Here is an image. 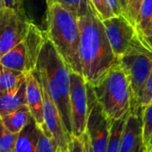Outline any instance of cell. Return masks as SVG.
<instances>
[{
	"label": "cell",
	"mask_w": 152,
	"mask_h": 152,
	"mask_svg": "<svg viewBox=\"0 0 152 152\" xmlns=\"http://www.w3.org/2000/svg\"><path fill=\"white\" fill-rule=\"evenodd\" d=\"M80 31L79 59L82 76L94 86L117 62L102 20L96 15L78 17Z\"/></svg>",
	"instance_id": "1"
},
{
	"label": "cell",
	"mask_w": 152,
	"mask_h": 152,
	"mask_svg": "<svg viewBox=\"0 0 152 152\" xmlns=\"http://www.w3.org/2000/svg\"><path fill=\"white\" fill-rule=\"evenodd\" d=\"M33 73L56 104L70 138L72 136L69 101L70 69L47 37Z\"/></svg>",
	"instance_id": "2"
},
{
	"label": "cell",
	"mask_w": 152,
	"mask_h": 152,
	"mask_svg": "<svg viewBox=\"0 0 152 152\" xmlns=\"http://www.w3.org/2000/svg\"><path fill=\"white\" fill-rule=\"evenodd\" d=\"M46 37L68 65L70 71L82 75L79 59L80 31L78 17L57 3L47 8Z\"/></svg>",
	"instance_id": "3"
},
{
	"label": "cell",
	"mask_w": 152,
	"mask_h": 152,
	"mask_svg": "<svg viewBox=\"0 0 152 152\" xmlns=\"http://www.w3.org/2000/svg\"><path fill=\"white\" fill-rule=\"evenodd\" d=\"M91 87L110 121L126 118L130 114L133 94L128 77L118 61Z\"/></svg>",
	"instance_id": "4"
},
{
	"label": "cell",
	"mask_w": 152,
	"mask_h": 152,
	"mask_svg": "<svg viewBox=\"0 0 152 152\" xmlns=\"http://www.w3.org/2000/svg\"><path fill=\"white\" fill-rule=\"evenodd\" d=\"M151 38L144 36L137 28V32L126 52L118 58V62L126 74L132 94L131 110L141 109L138 101L142 90L152 69Z\"/></svg>",
	"instance_id": "5"
},
{
	"label": "cell",
	"mask_w": 152,
	"mask_h": 152,
	"mask_svg": "<svg viewBox=\"0 0 152 152\" xmlns=\"http://www.w3.org/2000/svg\"><path fill=\"white\" fill-rule=\"evenodd\" d=\"M45 40V32L32 22L26 37L0 58V64L25 74L33 72Z\"/></svg>",
	"instance_id": "6"
},
{
	"label": "cell",
	"mask_w": 152,
	"mask_h": 152,
	"mask_svg": "<svg viewBox=\"0 0 152 152\" xmlns=\"http://www.w3.org/2000/svg\"><path fill=\"white\" fill-rule=\"evenodd\" d=\"M87 94L88 115L86 134L88 137L91 152H106L111 121L97 102L93 89L88 84Z\"/></svg>",
	"instance_id": "7"
},
{
	"label": "cell",
	"mask_w": 152,
	"mask_h": 152,
	"mask_svg": "<svg viewBox=\"0 0 152 152\" xmlns=\"http://www.w3.org/2000/svg\"><path fill=\"white\" fill-rule=\"evenodd\" d=\"M31 23L24 11L4 6L0 10V58L26 37Z\"/></svg>",
	"instance_id": "8"
},
{
	"label": "cell",
	"mask_w": 152,
	"mask_h": 152,
	"mask_svg": "<svg viewBox=\"0 0 152 152\" xmlns=\"http://www.w3.org/2000/svg\"><path fill=\"white\" fill-rule=\"evenodd\" d=\"M69 101L72 135L82 137L86 134L88 115L87 84L79 73L70 71Z\"/></svg>",
	"instance_id": "9"
},
{
	"label": "cell",
	"mask_w": 152,
	"mask_h": 152,
	"mask_svg": "<svg viewBox=\"0 0 152 152\" xmlns=\"http://www.w3.org/2000/svg\"><path fill=\"white\" fill-rule=\"evenodd\" d=\"M106 35L117 58L123 55L129 48L136 32L134 27L124 15L110 17L102 20Z\"/></svg>",
	"instance_id": "10"
},
{
	"label": "cell",
	"mask_w": 152,
	"mask_h": 152,
	"mask_svg": "<svg viewBox=\"0 0 152 152\" xmlns=\"http://www.w3.org/2000/svg\"><path fill=\"white\" fill-rule=\"evenodd\" d=\"M39 81V80H38ZM40 83V82H39ZM44 100V126L42 127L53 139L57 149L67 148L69 136L64 126L61 113L49 95L45 87L40 83Z\"/></svg>",
	"instance_id": "11"
},
{
	"label": "cell",
	"mask_w": 152,
	"mask_h": 152,
	"mask_svg": "<svg viewBox=\"0 0 152 152\" xmlns=\"http://www.w3.org/2000/svg\"><path fill=\"white\" fill-rule=\"evenodd\" d=\"M142 147V108H141L131 110L126 119L119 152H138Z\"/></svg>",
	"instance_id": "12"
},
{
	"label": "cell",
	"mask_w": 152,
	"mask_h": 152,
	"mask_svg": "<svg viewBox=\"0 0 152 152\" xmlns=\"http://www.w3.org/2000/svg\"><path fill=\"white\" fill-rule=\"evenodd\" d=\"M26 101L32 118L42 128L45 125L42 87L33 72L26 74Z\"/></svg>",
	"instance_id": "13"
},
{
	"label": "cell",
	"mask_w": 152,
	"mask_h": 152,
	"mask_svg": "<svg viewBox=\"0 0 152 152\" xmlns=\"http://www.w3.org/2000/svg\"><path fill=\"white\" fill-rule=\"evenodd\" d=\"M27 105L26 101V78L15 88L0 92V118Z\"/></svg>",
	"instance_id": "14"
},
{
	"label": "cell",
	"mask_w": 152,
	"mask_h": 152,
	"mask_svg": "<svg viewBox=\"0 0 152 152\" xmlns=\"http://www.w3.org/2000/svg\"><path fill=\"white\" fill-rule=\"evenodd\" d=\"M41 127L31 118L28 125L19 133L14 152H36Z\"/></svg>",
	"instance_id": "15"
},
{
	"label": "cell",
	"mask_w": 152,
	"mask_h": 152,
	"mask_svg": "<svg viewBox=\"0 0 152 152\" xmlns=\"http://www.w3.org/2000/svg\"><path fill=\"white\" fill-rule=\"evenodd\" d=\"M32 116L28 105H23L16 110L1 118L4 126L12 133L19 134L29 122Z\"/></svg>",
	"instance_id": "16"
},
{
	"label": "cell",
	"mask_w": 152,
	"mask_h": 152,
	"mask_svg": "<svg viewBox=\"0 0 152 152\" xmlns=\"http://www.w3.org/2000/svg\"><path fill=\"white\" fill-rule=\"evenodd\" d=\"M26 78V74L6 68L0 64V92L10 91L18 86Z\"/></svg>",
	"instance_id": "17"
},
{
	"label": "cell",
	"mask_w": 152,
	"mask_h": 152,
	"mask_svg": "<svg viewBox=\"0 0 152 152\" xmlns=\"http://www.w3.org/2000/svg\"><path fill=\"white\" fill-rule=\"evenodd\" d=\"M53 3L61 4L62 7L77 17L85 15H96V11L91 0H53ZM98 17V16H97Z\"/></svg>",
	"instance_id": "18"
},
{
	"label": "cell",
	"mask_w": 152,
	"mask_h": 152,
	"mask_svg": "<svg viewBox=\"0 0 152 152\" xmlns=\"http://www.w3.org/2000/svg\"><path fill=\"white\" fill-rule=\"evenodd\" d=\"M138 29L152 39V0H143L137 21Z\"/></svg>",
	"instance_id": "19"
},
{
	"label": "cell",
	"mask_w": 152,
	"mask_h": 152,
	"mask_svg": "<svg viewBox=\"0 0 152 152\" xmlns=\"http://www.w3.org/2000/svg\"><path fill=\"white\" fill-rule=\"evenodd\" d=\"M126 118H122L111 121L110 137H109V142H108L106 152L120 151L121 136H122V132L124 129V126H125Z\"/></svg>",
	"instance_id": "20"
},
{
	"label": "cell",
	"mask_w": 152,
	"mask_h": 152,
	"mask_svg": "<svg viewBox=\"0 0 152 152\" xmlns=\"http://www.w3.org/2000/svg\"><path fill=\"white\" fill-rule=\"evenodd\" d=\"M142 143L145 151L152 149V102L142 108Z\"/></svg>",
	"instance_id": "21"
},
{
	"label": "cell",
	"mask_w": 152,
	"mask_h": 152,
	"mask_svg": "<svg viewBox=\"0 0 152 152\" xmlns=\"http://www.w3.org/2000/svg\"><path fill=\"white\" fill-rule=\"evenodd\" d=\"M19 134L10 132L3 124L0 118V151L14 152V147Z\"/></svg>",
	"instance_id": "22"
},
{
	"label": "cell",
	"mask_w": 152,
	"mask_h": 152,
	"mask_svg": "<svg viewBox=\"0 0 152 152\" xmlns=\"http://www.w3.org/2000/svg\"><path fill=\"white\" fill-rule=\"evenodd\" d=\"M57 147L52 137L41 128L36 152H56Z\"/></svg>",
	"instance_id": "23"
},
{
	"label": "cell",
	"mask_w": 152,
	"mask_h": 152,
	"mask_svg": "<svg viewBox=\"0 0 152 152\" xmlns=\"http://www.w3.org/2000/svg\"><path fill=\"white\" fill-rule=\"evenodd\" d=\"M91 2L96 11L97 16L100 20H107V19L114 16L112 11L109 7L107 0H91Z\"/></svg>",
	"instance_id": "24"
},
{
	"label": "cell",
	"mask_w": 152,
	"mask_h": 152,
	"mask_svg": "<svg viewBox=\"0 0 152 152\" xmlns=\"http://www.w3.org/2000/svg\"><path fill=\"white\" fill-rule=\"evenodd\" d=\"M152 102V69L139 97V106L143 108Z\"/></svg>",
	"instance_id": "25"
},
{
	"label": "cell",
	"mask_w": 152,
	"mask_h": 152,
	"mask_svg": "<svg viewBox=\"0 0 152 152\" xmlns=\"http://www.w3.org/2000/svg\"><path fill=\"white\" fill-rule=\"evenodd\" d=\"M143 0H129L128 4V12L126 19L137 28V21Z\"/></svg>",
	"instance_id": "26"
},
{
	"label": "cell",
	"mask_w": 152,
	"mask_h": 152,
	"mask_svg": "<svg viewBox=\"0 0 152 152\" xmlns=\"http://www.w3.org/2000/svg\"><path fill=\"white\" fill-rule=\"evenodd\" d=\"M68 152H84V141L82 137L71 136L68 145H67Z\"/></svg>",
	"instance_id": "27"
},
{
	"label": "cell",
	"mask_w": 152,
	"mask_h": 152,
	"mask_svg": "<svg viewBox=\"0 0 152 152\" xmlns=\"http://www.w3.org/2000/svg\"><path fill=\"white\" fill-rule=\"evenodd\" d=\"M23 2L24 0H3L4 7L12 8L14 10H21V11H24L22 8Z\"/></svg>",
	"instance_id": "28"
},
{
	"label": "cell",
	"mask_w": 152,
	"mask_h": 152,
	"mask_svg": "<svg viewBox=\"0 0 152 152\" xmlns=\"http://www.w3.org/2000/svg\"><path fill=\"white\" fill-rule=\"evenodd\" d=\"M107 3L109 4V7L112 11L114 16L122 15V10L119 4V0H107Z\"/></svg>",
	"instance_id": "29"
},
{
	"label": "cell",
	"mask_w": 152,
	"mask_h": 152,
	"mask_svg": "<svg viewBox=\"0 0 152 152\" xmlns=\"http://www.w3.org/2000/svg\"><path fill=\"white\" fill-rule=\"evenodd\" d=\"M119 4H120L121 10H122V15H124L126 18L127 12H128V4H129V0H119Z\"/></svg>",
	"instance_id": "30"
},
{
	"label": "cell",
	"mask_w": 152,
	"mask_h": 152,
	"mask_svg": "<svg viewBox=\"0 0 152 152\" xmlns=\"http://www.w3.org/2000/svg\"><path fill=\"white\" fill-rule=\"evenodd\" d=\"M83 141H84V152H91L90 144H89V141H88V137L86 134L83 135Z\"/></svg>",
	"instance_id": "31"
},
{
	"label": "cell",
	"mask_w": 152,
	"mask_h": 152,
	"mask_svg": "<svg viewBox=\"0 0 152 152\" xmlns=\"http://www.w3.org/2000/svg\"><path fill=\"white\" fill-rule=\"evenodd\" d=\"M45 2H46V4H47V8H48V6H50L53 3V0H45Z\"/></svg>",
	"instance_id": "32"
},
{
	"label": "cell",
	"mask_w": 152,
	"mask_h": 152,
	"mask_svg": "<svg viewBox=\"0 0 152 152\" xmlns=\"http://www.w3.org/2000/svg\"><path fill=\"white\" fill-rule=\"evenodd\" d=\"M56 152H68V151H67V148H63V149H57Z\"/></svg>",
	"instance_id": "33"
},
{
	"label": "cell",
	"mask_w": 152,
	"mask_h": 152,
	"mask_svg": "<svg viewBox=\"0 0 152 152\" xmlns=\"http://www.w3.org/2000/svg\"><path fill=\"white\" fill-rule=\"evenodd\" d=\"M4 7V3H3V0H0V10Z\"/></svg>",
	"instance_id": "34"
},
{
	"label": "cell",
	"mask_w": 152,
	"mask_h": 152,
	"mask_svg": "<svg viewBox=\"0 0 152 152\" xmlns=\"http://www.w3.org/2000/svg\"><path fill=\"white\" fill-rule=\"evenodd\" d=\"M138 152H145V148H144V146H143V147H142Z\"/></svg>",
	"instance_id": "35"
},
{
	"label": "cell",
	"mask_w": 152,
	"mask_h": 152,
	"mask_svg": "<svg viewBox=\"0 0 152 152\" xmlns=\"http://www.w3.org/2000/svg\"><path fill=\"white\" fill-rule=\"evenodd\" d=\"M150 152H152V149H151V151H150Z\"/></svg>",
	"instance_id": "36"
},
{
	"label": "cell",
	"mask_w": 152,
	"mask_h": 152,
	"mask_svg": "<svg viewBox=\"0 0 152 152\" xmlns=\"http://www.w3.org/2000/svg\"><path fill=\"white\" fill-rule=\"evenodd\" d=\"M145 152H147V151H145Z\"/></svg>",
	"instance_id": "37"
},
{
	"label": "cell",
	"mask_w": 152,
	"mask_h": 152,
	"mask_svg": "<svg viewBox=\"0 0 152 152\" xmlns=\"http://www.w3.org/2000/svg\"><path fill=\"white\" fill-rule=\"evenodd\" d=\"M0 152H2V151H0Z\"/></svg>",
	"instance_id": "38"
}]
</instances>
